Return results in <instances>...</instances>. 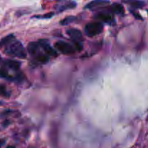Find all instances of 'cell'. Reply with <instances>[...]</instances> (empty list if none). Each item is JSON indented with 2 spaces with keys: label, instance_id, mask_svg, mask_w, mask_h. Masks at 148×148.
I'll return each mask as SVG.
<instances>
[{
  "label": "cell",
  "instance_id": "ac0fdd59",
  "mask_svg": "<svg viewBox=\"0 0 148 148\" xmlns=\"http://www.w3.org/2000/svg\"><path fill=\"white\" fill-rule=\"evenodd\" d=\"M147 12H148V10H147Z\"/></svg>",
  "mask_w": 148,
  "mask_h": 148
},
{
  "label": "cell",
  "instance_id": "5b68a950",
  "mask_svg": "<svg viewBox=\"0 0 148 148\" xmlns=\"http://www.w3.org/2000/svg\"><path fill=\"white\" fill-rule=\"evenodd\" d=\"M54 46L59 51L65 55L72 54L75 53V49L73 46L66 42L59 40L54 43Z\"/></svg>",
  "mask_w": 148,
  "mask_h": 148
},
{
  "label": "cell",
  "instance_id": "8992f818",
  "mask_svg": "<svg viewBox=\"0 0 148 148\" xmlns=\"http://www.w3.org/2000/svg\"><path fill=\"white\" fill-rule=\"evenodd\" d=\"M77 6V3L73 1H62L56 4L54 6L55 11L57 12H62L68 10H72L75 8Z\"/></svg>",
  "mask_w": 148,
  "mask_h": 148
},
{
  "label": "cell",
  "instance_id": "7a4b0ae2",
  "mask_svg": "<svg viewBox=\"0 0 148 148\" xmlns=\"http://www.w3.org/2000/svg\"><path fill=\"white\" fill-rule=\"evenodd\" d=\"M27 51L31 56L40 63H46L49 61V56L44 53L43 49L37 42H30L27 46Z\"/></svg>",
  "mask_w": 148,
  "mask_h": 148
},
{
  "label": "cell",
  "instance_id": "30bf717a",
  "mask_svg": "<svg viewBox=\"0 0 148 148\" xmlns=\"http://www.w3.org/2000/svg\"><path fill=\"white\" fill-rule=\"evenodd\" d=\"M111 12L112 13L117 14H124V9L121 4L118 3H114L111 6Z\"/></svg>",
  "mask_w": 148,
  "mask_h": 148
},
{
  "label": "cell",
  "instance_id": "ba28073f",
  "mask_svg": "<svg viewBox=\"0 0 148 148\" xmlns=\"http://www.w3.org/2000/svg\"><path fill=\"white\" fill-rule=\"evenodd\" d=\"M95 17L96 19L102 20L106 23H111L113 21V17L111 14L110 12H99L98 13H97Z\"/></svg>",
  "mask_w": 148,
  "mask_h": 148
},
{
  "label": "cell",
  "instance_id": "277c9868",
  "mask_svg": "<svg viewBox=\"0 0 148 148\" xmlns=\"http://www.w3.org/2000/svg\"><path fill=\"white\" fill-rule=\"evenodd\" d=\"M66 33L70 37V38L76 43L78 50H81L82 45H80V42H82L83 40L81 31L76 28H69L66 30Z\"/></svg>",
  "mask_w": 148,
  "mask_h": 148
},
{
  "label": "cell",
  "instance_id": "9c48e42d",
  "mask_svg": "<svg viewBox=\"0 0 148 148\" xmlns=\"http://www.w3.org/2000/svg\"><path fill=\"white\" fill-rule=\"evenodd\" d=\"M109 1H99V0H97V1H90V3H88L86 6L85 7V8L89 9V10H94V9H96L98 7H102V6L106 5V4H109Z\"/></svg>",
  "mask_w": 148,
  "mask_h": 148
},
{
  "label": "cell",
  "instance_id": "5bb4252c",
  "mask_svg": "<svg viewBox=\"0 0 148 148\" xmlns=\"http://www.w3.org/2000/svg\"><path fill=\"white\" fill-rule=\"evenodd\" d=\"M54 15V12H49L46 14H43V15H35L33 16V18H37V19H50Z\"/></svg>",
  "mask_w": 148,
  "mask_h": 148
},
{
  "label": "cell",
  "instance_id": "7c38bea8",
  "mask_svg": "<svg viewBox=\"0 0 148 148\" xmlns=\"http://www.w3.org/2000/svg\"><path fill=\"white\" fill-rule=\"evenodd\" d=\"M125 3H128L131 5V7H134L135 9H140L142 7H144L145 3L144 1H124Z\"/></svg>",
  "mask_w": 148,
  "mask_h": 148
},
{
  "label": "cell",
  "instance_id": "2e32d148",
  "mask_svg": "<svg viewBox=\"0 0 148 148\" xmlns=\"http://www.w3.org/2000/svg\"><path fill=\"white\" fill-rule=\"evenodd\" d=\"M4 140H0V148L1 147V146L4 144Z\"/></svg>",
  "mask_w": 148,
  "mask_h": 148
},
{
  "label": "cell",
  "instance_id": "3957f363",
  "mask_svg": "<svg viewBox=\"0 0 148 148\" xmlns=\"http://www.w3.org/2000/svg\"><path fill=\"white\" fill-rule=\"evenodd\" d=\"M103 30V25L101 23L95 22V23H88L85 26V33L88 37H93L101 33Z\"/></svg>",
  "mask_w": 148,
  "mask_h": 148
},
{
  "label": "cell",
  "instance_id": "4fadbf2b",
  "mask_svg": "<svg viewBox=\"0 0 148 148\" xmlns=\"http://www.w3.org/2000/svg\"><path fill=\"white\" fill-rule=\"evenodd\" d=\"M76 17H74V16H69V17H66L64 20H62V21H60V24L62 25H66L68 24H70L71 23H73L75 20Z\"/></svg>",
  "mask_w": 148,
  "mask_h": 148
},
{
  "label": "cell",
  "instance_id": "9a60e30c",
  "mask_svg": "<svg viewBox=\"0 0 148 148\" xmlns=\"http://www.w3.org/2000/svg\"><path fill=\"white\" fill-rule=\"evenodd\" d=\"M0 95L3 97H7V98L10 96V92L7 91L4 85H0Z\"/></svg>",
  "mask_w": 148,
  "mask_h": 148
},
{
  "label": "cell",
  "instance_id": "6da1fadb",
  "mask_svg": "<svg viewBox=\"0 0 148 148\" xmlns=\"http://www.w3.org/2000/svg\"><path fill=\"white\" fill-rule=\"evenodd\" d=\"M4 51L5 54L11 57L19 59H25L27 57V53L23 45L15 39L5 46Z\"/></svg>",
  "mask_w": 148,
  "mask_h": 148
},
{
  "label": "cell",
  "instance_id": "52a82bcc",
  "mask_svg": "<svg viewBox=\"0 0 148 148\" xmlns=\"http://www.w3.org/2000/svg\"><path fill=\"white\" fill-rule=\"evenodd\" d=\"M39 46H40L43 51H44V53L47 55L48 56H51V57H56L57 56V53L55 51L54 49L51 47V46L49 45V43H48L47 40H39L38 41Z\"/></svg>",
  "mask_w": 148,
  "mask_h": 148
},
{
  "label": "cell",
  "instance_id": "8fae6325",
  "mask_svg": "<svg viewBox=\"0 0 148 148\" xmlns=\"http://www.w3.org/2000/svg\"><path fill=\"white\" fill-rule=\"evenodd\" d=\"M14 39H15V37L13 34H10L3 38L1 40H0V49H1L2 47H5L7 45H8L10 42L14 40Z\"/></svg>",
  "mask_w": 148,
  "mask_h": 148
},
{
  "label": "cell",
  "instance_id": "e0dca14e",
  "mask_svg": "<svg viewBox=\"0 0 148 148\" xmlns=\"http://www.w3.org/2000/svg\"><path fill=\"white\" fill-rule=\"evenodd\" d=\"M7 148H15L14 147V146H8Z\"/></svg>",
  "mask_w": 148,
  "mask_h": 148
}]
</instances>
